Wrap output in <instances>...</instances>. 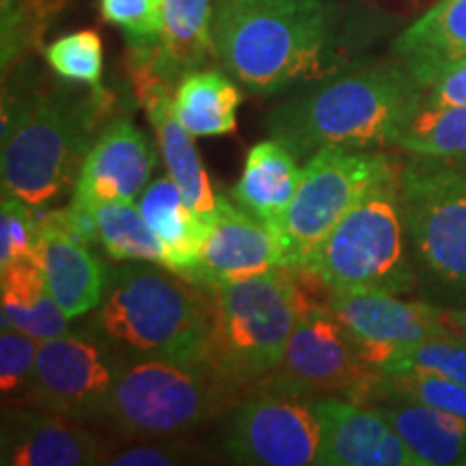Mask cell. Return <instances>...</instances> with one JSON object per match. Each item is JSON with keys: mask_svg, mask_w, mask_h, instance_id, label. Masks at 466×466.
<instances>
[{"mask_svg": "<svg viewBox=\"0 0 466 466\" xmlns=\"http://www.w3.org/2000/svg\"><path fill=\"white\" fill-rule=\"evenodd\" d=\"M339 20L333 0H217L214 48L238 83L272 96L346 66Z\"/></svg>", "mask_w": 466, "mask_h": 466, "instance_id": "6da1fadb", "label": "cell"}, {"mask_svg": "<svg viewBox=\"0 0 466 466\" xmlns=\"http://www.w3.org/2000/svg\"><path fill=\"white\" fill-rule=\"evenodd\" d=\"M423 91L400 61L339 69L272 108L266 127L296 158L329 147L393 145L421 110Z\"/></svg>", "mask_w": 466, "mask_h": 466, "instance_id": "7a4b0ae2", "label": "cell"}, {"mask_svg": "<svg viewBox=\"0 0 466 466\" xmlns=\"http://www.w3.org/2000/svg\"><path fill=\"white\" fill-rule=\"evenodd\" d=\"M108 93L42 86L3 97V195L44 208L76 188Z\"/></svg>", "mask_w": 466, "mask_h": 466, "instance_id": "3957f363", "label": "cell"}, {"mask_svg": "<svg viewBox=\"0 0 466 466\" xmlns=\"http://www.w3.org/2000/svg\"><path fill=\"white\" fill-rule=\"evenodd\" d=\"M171 268L154 261L108 270L104 299L93 326L124 360H209L212 307L209 299Z\"/></svg>", "mask_w": 466, "mask_h": 466, "instance_id": "277c9868", "label": "cell"}, {"mask_svg": "<svg viewBox=\"0 0 466 466\" xmlns=\"http://www.w3.org/2000/svg\"><path fill=\"white\" fill-rule=\"evenodd\" d=\"M206 291L212 307L209 363L240 391L266 380L309 305L300 272L275 268Z\"/></svg>", "mask_w": 466, "mask_h": 466, "instance_id": "5b68a950", "label": "cell"}, {"mask_svg": "<svg viewBox=\"0 0 466 466\" xmlns=\"http://www.w3.org/2000/svg\"><path fill=\"white\" fill-rule=\"evenodd\" d=\"M400 168L350 209L300 270L329 294L400 296L419 285L400 203Z\"/></svg>", "mask_w": 466, "mask_h": 466, "instance_id": "8992f818", "label": "cell"}, {"mask_svg": "<svg viewBox=\"0 0 466 466\" xmlns=\"http://www.w3.org/2000/svg\"><path fill=\"white\" fill-rule=\"evenodd\" d=\"M238 393L209 360H126L104 421L126 439H175L218 417Z\"/></svg>", "mask_w": 466, "mask_h": 466, "instance_id": "52a82bcc", "label": "cell"}, {"mask_svg": "<svg viewBox=\"0 0 466 466\" xmlns=\"http://www.w3.org/2000/svg\"><path fill=\"white\" fill-rule=\"evenodd\" d=\"M401 162L400 203L419 283L466 300V162Z\"/></svg>", "mask_w": 466, "mask_h": 466, "instance_id": "ba28073f", "label": "cell"}, {"mask_svg": "<svg viewBox=\"0 0 466 466\" xmlns=\"http://www.w3.org/2000/svg\"><path fill=\"white\" fill-rule=\"evenodd\" d=\"M398 168L400 162L387 154L341 147L316 151L302 168L299 190L279 231L285 268L302 270L350 209Z\"/></svg>", "mask_w": 466, "mask_h": 466, "instance_id": "9c48e42d", "label": "cell"}, {"mask_svg": "<svg viewBox=\"0 0 466 466\" xmlns=\"http://www.w3.org/2000/svg\"><path fill=\"white\" fill-rule=\"evenodd\" d=\"M378 370L329 305H307L296 319L281 363L259 384L316 398L341 395L367 404Z\"/></svg>", "mask_w": 466, "mask_h": 466, "instance_id": "30bf717a", "label": "cell"}, {"mask_svg": "<svg viewBox=\"0 0 466 466\" xmlns=\"http://www.w3.org/2000/svg\"><path fill=\"white\" fill-rule=\"evenodd\" d=\"M126 360L96 326L39 341L28 404L76 421H104Z\"/></svg>", "mask_w": 466, "mask_h": 466, "instance_id": "8fae6325", "label": "cell"}, {"mask_svg": "<svg viewBox=\"0 0 466 466\" xmlns=\"http://www.w3.org/2000/svg\"><path fill=\"white\" fill-rule=\"evenodd\" d=\"M223 450L236 464H316L319 419L313 398L259 384L258 391L238 406L223 441Z\"/></svg>", "mask_w": 466, "mask_h": 466, "instance_id": "7c38bea8", "label": "cell"}, {"mask_svg": "<svg viewBox=\"0 0 466 466\" xmlns=\"http://www.w3.org/2000/svg\"><path fill=\"white\" fill-rule=\"evenodd\" d=\"M35 217L37 244L33 258L42 268L46 285L69 319L83 318L100 307L108 279L102 259L89 248L96 242L91 220L72 206L50 212L35 208Z\"/></svg>", "mask_w": 466, "mask_h": 466, "instance_id": "4fadbf2b", "label": "cell"}, {"mask_svg": "<svg viewBox=\"0 0 466 466\" xmlns=\"http://www.w3.org/2000/svg\"><path fill=\"white\" fill-rule=\"evenodd\" d=\"M275 268H285V250L277 231L220 197L217 214L206 225L201 259L190 281L206 289Z\"/></svg>", "mask_w": 466, "mask_h": 466, "instance_id": "5bb4252c", "label": "cell"}, {"mask_svg": "<svg viewBox=\"0 0 466 466\" xmlns=\"http://www.w3.org/2000/svg\"><path fill=\"white\" fill-rule=\"evenodd\" d=\"M319 419V466H421L374 406L341 395L313 398Z\"/></svg>", "mask_w": 466, "mask_h": 466, "instance_id": "9a60e30c", "label": "cell"}, {"mask_svg": "<svg viewBox=\"0 0 466 466\" xmlns=\"http://www.w3.org/2000/svg\"><path fill=\"white\" fill-rule=\"evenodd\" d=\"M158 165L156 145L127 119H116L93 141L72 190V206L83 212L97 201L134 203Z\"/></svg>", "mask_w": 466, "mask_h": 466, "instance_id": "2e32d148", "label": "cell"}, {"mask_svg": "<svg viewBox=\"0 0 466 466\" xmlns=\"http://www.w3.org/2000/svg\"><path fill=\"white\" fill-rule=\"evenodd\" d=\"M80 423L35 406L5 408L0 462L5 466L104 464L110 447Z\"/></svg>", "mask_w": 466, "mask_h": 466, "instance_id": "e0dca14e", "label": "cell"}, {"mask_svg": "<svg viewBox=\"0 0 466 466\" xmlns=\"http://www.w3.org/2000/svg\"><path fill=\"white\" fill-rule=\"evenodd\" d=\"M326 305L357 337L363 357L376 370L393 348L445 335L436 319V305L401 300L398 294H329Z\"/></svg>", "mask_w": 466, "mask_h": 466, "instance_id": "ac0fdd59", "label": "cell"}, {"mask_svg": "<svg viewBox=\"0 0 466 466\" xmlns=\"http://www.w3.org/2000/svg\"><path fill=\"white\" fill-rule=\"evenodd\" d=\"M393 55L423 89L466 61V0H436L393 42Z\"/></svg>", "mask_w": 466, "mask_h": 466, "instance_id": "d6986e66", "label": "cell"}, {"mask_svg": "<svg viewBox=\"0 0 466 466\" xmlns=\"http://www.w3.org/2000/svg\"><path fill=\"white\" fill-rule=\"evenodd\" d=\"M137 91L147 108L168 177L182 192L184 201L188 203L195 217L208 225L217 214L220 197L214 195L206 168L192 143V134L179 124L175 115L171 86L154 83L137 86Z\"/></svg>", "mask_w": 466, "mask_h": 466, "instance_id": "ffe728a7", "label": "cell"}, {"mask_svg": "<svg viewBox=\"0 0 466 466\" xmlns=\"http://www.w3.org/2000/svg\"><path fill=\"white\" fill-rule=\"evenodd\" d=\"M217 0H162L160 48L149 67L134 72L137 85H177L188 72L217 56L212 20Z\"/></svg>", "mask_w": 466, "mask_h": 466, "instance_id": "44dd1931", "label": "cell"}, {"mask_svg": "<svg viewBox=\"0 0 466 466\" xmlns=\"http://www.w3.org/2000/svg\"><path fill=\"white\" fill-rule=\"evenodd\" d=\"M302 171L296 156L277 138L253 145L244 160L240 182L233 188V201L247 212L281 231L289 203L299 190Z\"/></svg>", "mask_w": 466, "mask_h": 466, "instance_id": "7402d4cb", "label": "cell"}, {"mask_svg": "<svg viewBox=\"0 0 466 466\" xmlns=\"http://www.w3.org/2000/svg\"><path fill=\"white\" fill-rule=\"evenodd\" d=\"M370 406L387 419L421 466L466 464V419L412 401H374Z\"/></svg>", "mask_w": 466, "mask_h": 466, "instance_id": "603a6c76", "label": "cell"}, {"mask_svg": "<svg viewBox=\"0 0 466 466\" xmlns=\"http://www.w3.org/2000/svg\"><path fill=\"white\" fill-rule=\"evenodd\" d=\"M138 208L167 250V268L190 281L201 259L206 223L195 217L171 177L154 179L138 197Z\"/></svg>", "mask_w": 466, "mask_h": 466, "instance_id": "cb8c5ba5", "label": "cell"}, {"mask_svg": "<svg viewBox=\"0 0 466 466\" xmlns=\"http://www.w3.org/2000/svg\"><path fill=\"white\" fill-rule=\"evenodd\" d=\"M0 302L3 326L22 330L37 341L52 339L69 330V318L46 285L44 272L35 258L0 268Z\"/></svg>", "mask_w": 466, "mask_h": 466, "instance_id": "d4e9b609", "label": "cell"}, {"mask_svg": "<svg viewBox=\"0 0 466 466\" xmlns=\"http://www.w3.org/2000/svg\"><path fill=\"white\" fill-rule=\"evenodd\" d=\"M242 93L223 72L195 69L175 85L173 110L192 137H225L238 126Z\"/></svg>", "mask_w": 466, "mask_h": 466, "instance_id": "484cf974", "label": "cell"}, {"mask_svg": "<svg viewBox=\"0 0 466 466\" xmlns=\"http://www.w3.org/2000/svg\"><path fill=\"white\" fill-rule=\"evenodd\" d=\"M80 214L91 218L97 242L113 259L154 261V264L167 266V250L145 220L138 203L97 201Z\"/></svg>", "mask_w": 466, "mask_h": 466, "instance_id": "4316f807", "label": "cell"}, {"mask_svg": "<svg viewBox=\"0 0 466 466\" xmlns=\"http://www.w3.org/2000/svg\"><path fill=\"white\" fill-rule=\"evenodd\" d=\"M436 0H343L339 48L343 61H354L371 46L406 26Z\"/></svg>", "mask_w": 466, "mask_h": 466, "instance_id": "83f0119b", "label": "cell"}, {"mask_svg": "<svg viewBox=\"0 0 466 466\" xmlns=\"http://www.w3.org/2000/svg\"><path fill=\"white\" fill-rule=\"evenodd\" d=\"M412 401L466 419V384L421 370L380 371L367 404Z\"/></svg>", "mask_w": 466, "mask_h": 466, "instance_id": "f1b7e54d", "label": "cell"}, {"mask_svg": "<svg viewBox=\"0 0 466 466\" xmlns=\"http://www.w3.org/2000/svg\"><path fill=\"white\" fill-rule=\"evenodd\" d=\"M393 145L421 158H466V104L421 106Z\"/></svg>", "mask_w": 466, "mask_h": 466, "instance_id": "f546056e", "label": "cell"}, {"mask_svg": "<svg viewBox=\"0 0 466 466\" xmlns=\"http://www.w3.org/2000/svg\"><path fill=\"white\" fill-rule=\"evenodd\" d=\"M63 0H3V72L39 44Z\"/></svg>", "mask_w": 466, "mask_h": 466, "instance_id": "4dcf8cb0", "label": "cell"}, {"mask_svg": "<svg viewBox=\"0 0 466 466\" xmlns=\"http://www.w3.org/2000/svg\"><path fill=\"white\" fill-rule=\"evenodd\" d=\"M393 370H421L466 384V343L436 335L393 348L378 367V374Z\"/></svg>", "mask_w": 466, "mask_h": 466, "instance_id": "1f68e13d", "label": "cell"}, {"mask_svg": "<svg viewBox=\"0 0 466 466\" xmlns=\"http://www.w3.org/2000/svg\"><path fill=\"white\" fill-rule=\"evenodd\" d=\"M52 72L69 83L89 85L102 89L104 50L102 39L96 31H76L63 35L44 50Z\"/></svg>", "mask_w": 466, "mask_h": 466, "instance_id": "d6a6232c", "label": "cell"}, {"mask_svg": "<svg viewBox=\"0 0 466 466\" xmlns=\"http://www.w3.org/2000/svg\"><path fill=\"white\" fill-rule=\"evenodd\" d=\"M39 341L22 330L3 326L0 333V391L5 398L17 393L26 400L33 384L35 363H37Z\"/></svg>", "mask_w": 466, "mask_h": 466, "instance_id": "836d02e7", "label": "cell"}, {"mask_svg": "<svg viewBox=\"0 0 466 466\" xmlns=\"http://www.w3.org/2000/svg\"><path fill=\"white\" fill-rule=\"evenodd\" d=\"M37 244V217L35 208L11 195L0 203V268L33 258Z\"/></svg>", "mask_w": 466, "mask_h": 466, "instance_id": "e575fe53", "label": "cell"}, {"mask_svg": "<svg viewBox=\"0 0 466 466\" xmlns=\"http://www.w3.org/2000/svg\"><path fill=\"white\" fill-rule=\"evenodd\" d=\"M102 17L119 26L127 42L158 39L162 35V0H100Z\"/></svg>", "mask_w": 466, "mask_h": 466, "instance_id": "d590c367", "label": "cell"}, {"mask_svg": "<svg viewBox=\"0 0 466 466\" xmlns=\"http://www.w3.org/2000/svg\"><path fill=\"white\" fill-rule=\"evenodd\" d=\"M201 462V451L173 439H141L130 447L108 450L104 464L113 466H177Z\"/></svg>", "mask_w": 466, "mask_h": 466, "instance_id": "8d00e7d4", "label": "cell"}, {"mask_svg": "<svg viewBox=\"0 0 466 466\" xmlns=\"http://www.w3.org/2000/svg\"><path fill=\"white\" fill-rule=\"evenodd\" d=\"M466 104V61L442 74L423 97V108L462 106Z\"/></svg>", "mask_w": 466, "mask_h": 466, "instance_id": "74e56055", "label": "cell"}, {"mask_svg": "<svg viewBox=\"0 0 466 466\" xmlns=\"http://www.w3.org/2000/svg\"><path fill=\"white\" fill-rule=\"evenodd\" d=\"M436 319L447 337L466 343V307L436 305Z\"/></svg>", "mask_w": 466, "mask_h": 466, "instance_id": "f35d334b", "label": "cell"}]
</instances>
